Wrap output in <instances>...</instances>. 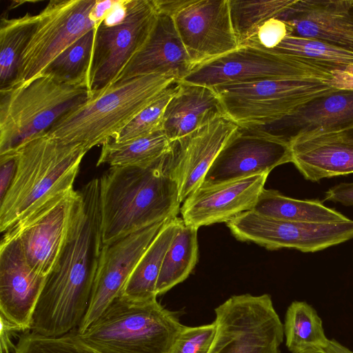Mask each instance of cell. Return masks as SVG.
I'll return each mask as SVG.
<instances>
[{"label":"cell","instance_id":"cell-34","mask_svg":"<svg viewBox=\"0 0 353 353\" xmlns=\"http://www.w3.org/2000/svg\"><path fill=\"white\" fill-rule=\"evenodd\" d=\"M12 353H102L83 342L76 329L58 336H46L30 330L19 336Z\"/></svg>","mask_w":353,"mask_h":353},{"label":"cell","instance_id":"cell-24","mask_svg":"<svg viewBox=\"0 0 353 353\" xmlns=\"http://www.w3.org/2000/svg\"><path fill=\"white\" fill-rule=\"evenodd\" d=\"M222 117L227 116L214 88L181 81L165 110L162 130L174 141Z\"/></svg>","mask_w":353,"mask_h":353},{"label":"cell","instance_id":"cell-26","mask_svg":"<svg viewBox=\"0 0 353 353\" xmlns=\"http://www.w3.org/2000/svg\"><path fill=\"white\" fill-rule=\"evenodd\" d=\"M252 211L276 220L311 223H336L350 220L318 199H296L279 191L263 189Z\"/></svg>","mask_w":353,"mask_h":353},{"label":"cell","instance_id":"cell-15","mask_svg":"<svg viewBox=\"0 0 353 353\" xmlns=\"http://www.w3.org/2000/svg\"><path fill=\"white\" fill-rule=\"evenodd\" d=\"M287 163H292L288 143L239 126L216 157L200 186H214L269 174Z\"/></svg>","mask_w":353,"mask_h":353},{"label":"cell","instance_id":"cell-44","mask_svg":"<svg viewBox=\"0 0 353 353\" xmlns=\"http://www.w3.org/2000/svg\"><path fill=\"white\" fill-rule=\"evenodd\" d=\"M321 353H353V352L335 339H329L327 346L323 349Z\"/></svg>","mask_w":353,"mask_h":353},{"label":"cell","instance_id":"cell-22","mask_svg":"<svg viewBox=\"0 0 353 353\" xmlns=\"http://www.w3.org/2000/svg\"><path fill=\"white\" fill-rule=\"evenodd\" d=\"M289 144L292 163L306 180L353 174V143L339 137L314 129L296 133Z\"/></svg>","mask_w":353,"mask_h":353},{"label":"cell","instance_id":"cell-35","mask_svg":"<svg viewBox=\"0 0 353 353\" xmlns=\"http://www.w3.org/2000/svg\"><path fill=\"white\" fill-rule=\"evenodd\" d=\"M177 83L168 88L156 101L141 111L112 141H131L162 130L166 106L174 94Z\"/></svg>","mask_w":353,"mask_h":353},{"label":"cell","instance_id":"cell-39","mask_svg":"<svg viewBox=\"0 0 353 353\" xmlns=\"http://www.w3.org/2000/svg\"><path fill=\"white\" fill-rule=\"evenodd\" d=\"M325 201L339 203L345 206L353 205V182H344L329 188L325 193Z\"/></svg>","mask_w":353,"mask_h":353},{"label":"cell","instance_id":"cell-5","mask_svg":"<svg viewBox=\"0 0 353 353\" xmlns=\"http://www.w3.org/2000/svg\"><path fill=\"white\" fill-rule=\"evenodd\" d=\"M184 325L157 301L117 297L83 332L85 344L102 353H170Z\"/></svg>","mask_w":353,"mask_h":353},{"label":"cell","instance_id":"cell-9","mask_svg":"<svg viewBox=\"0 0 353 353\" xmlns=\"http://www.w3.org/2000/svg\"><path fill=\"white\" fill-rule=\"evenodd\" d=\"M214 312L216 331L208 353H281L283 324L270 295H234Z\"/></svg>","mask_w":353,"mask_h":353},{"label":"cell","instance_id":"cell-7","mask_svg":"<svg viewBox=\"0 0 353 353\" xmlns=\"http://www.w3.org/2000/svg\"><path fill=\"white\" fill-rule=\"evenodd\" d=\"M332 70V65L316 59L239 46L225 55L194 67L181 81L212 88L266 80L327 84Z\"/></svg>","mask_w":353,"mask_h":353},{"label":"cell","instance_id":"cell-3","mask_svg":"<svg viewBox=\"0 0 353 353\" xmlns=\"http://www.w3.org/2000/svg\"><path fill=\"white\" fill-rule=\"evenodd\" d=\"M17 165L13 181L0 201V230L6 232L50 200L71 191L87 151L47 132L14 150Z\"/></svg>","mask_w":353,"mask_h":353},{"label":"cell","instance_id":"cell-6","mask_svg":"<svg viewBox=\"0 0 353 353\" xmlns=\"http://www.w3.org/2000/svg\"><path fill=\"white\" fill-rule=\"evenodd\" d=\"M90 97L87 88L59 83L45 74L0 90V154L47 132Z\"/></svg>","mask_w":353,"mask_h":353},{"label":"cell","instance_id":"cell-2","mask_svg":"<svg viewBox=\"0 0 353 353\" xmlns=\"http://www.w3.org/2000/svg\"><path fill=\"white\" fill-rule=\"evenodd\" d=\"M99 183L103 245L180 212L170 152L148 168L110 167Z\"/></svg>","mask_w":353,"mask_h":353},{"label":"cell","instance_id":"cell-30","mask_svg":"<svg viewBox=\"0 0 353 353\" xmlns=\"http://www.w3.org/2000/svg\"><path fill=\"white\" fill-rule=\"evenodd\" d=\"M37 14L8 19L0 23V90L12 86L17 77L21 54L28 42Z\"/></svg>","mask_w":353,"mask_h":353},{"label":"cell","instance_id":"cell-18","mask_svg":"<svg viewBox=\"0 0 353 353\" xmlns=\"http://www.w3.org/2000/svg\"><path fill=\"white\" fill-rule=\"evenodd\" d=\"M239 128L232 119L222 117L172 141V171L181 203L201 185L216 157Z\"/></svg>","mask_w":353,"mask_h":353},{"label":"cell","instance_id":"cell-21","mask_svg":"<svg viewBox=\"0 0 353 353\" xmlns=\"http://www.w3.org/2000/svg\"><path fill=\"white\" fill-rule=\"evenodd\" d=\"M277 18L291 26L292 35L353 51V0H297Z\"/></svg>","mask_w":353,"mask_h":353},{"label":"cell","instance_id":"cell-4","mask_svg":"<svg viewBox=\"0 0 353 353\" xmlns=\"http://www.w3.org/2000/svg\"><path fill=\"white\" fill-rule=\"evenodd\" d=\"M179 81L172 74H148L115 82L73 108L48 130L60 141L88 152L114 140L145 108Z\"/></svg>","mask_w":353,"mask_h":353},{"label":"cell","instance_id":"cell-40","mask_svg":"<svg viewBox=\"0 0 353 353\" xmlns=\"http://www.w3.org/2000/svg\"><path fill=\"white\" fill-rule=\"evenodd\" d=\"M327 85L339 91H353V64L332 70Z\"/></svg>","mask_w":353,"mask_h":353},{"label":"cell","instance_id":"cell-42","mask_svg":"<svg viewBox=\"0 0 353 353\" xmlns=\"http://www.w3.org/2000/svg\"><path fill=\"white\" fill-rule=\"evenodd\" d=\"M116 1H99L92 8L90 17V19L98 25L103 21L110 11L113 8Z\"/></svg>","mask_w":353,"mask_h":353},{"label":"cell","instance_id":"cell-32","mask_svg":"<svg viewBox=\"0 0 353 353\" xmlns=\"http://www.w3.org/2000/svg\"><path fill=\"white\" fill-rule=\"evenodd\" d=\"M297 0H229L232 26L239 46L264 22L278 17Z\"/></svg>","mask_w":353,"mask_h":353},{"label":"cell","instance_id":"cell-31","mask_svg":"<svg viewBox=\"0 0 353 353\" xmlns=\"http://www.w3.org/2000/svg\"><path fill=\"white\" fill-rule=\"evenodd\" d=\"M96 28L88 31L64 50L46 68L47 74L59 83L85 88L94 47Z\"/></svg>","mask_w":353,"mask_h":353},{"label":"cell","instance_id":"cell-29","mask_svg":"<svg viewBox=\"0 0 353 353\" xmlns=\"http://www.w3.org/2000/svg\"><path fill=\"white\" fill-rule=\"evenodd\" d=\"M198 229L181 225L168 248L156 286L157 296L165 294L187 279L198 261Z\"/></svg>","mask_w":353,"mask_h":353},{"label":"cell","instance_id":"cell-33","mask_svg":"<svg viewBox=\"0 0 353 353\" xmlns=\"http://www.w3.org/2000/svg\"><path fill=\"white\" fill-rule=\"evenodd\" d=\"M270 51L321 61L334 69L353 64V51L317 39L289 35Z\"/></svg>","mask_w":353,"mask_h":353},{"label":"cell","instance_id":"cell-10","mask_svg":"<svg viewBox=\"0 0 353 353\" xmlns=\"http://www.w3.org/2000/svg\"><path fill=\"white\" fill-rule=\"evenodd\" d=\"M97 0H52L37 14L14 84L41 74L64 50L98 24L90 14Z\"/></svg>","mask_w":353,"mask_h":353},{"label":"cell","instance_id":"cell-37","mask_svg":"<svg viewBox=\"0 0 353 353\" xmlns=\"http://www.w3.org/2000/svg\"><path fill=\"white\" fill-rule=\"evenodd\" d=\"M293 33L291 26L277 17L261 24L253 34L240 46H250L264 50L275 48L285 37Z\"/></svg>","mask_w":353,"mask_h":353},{"label":"cell","instance_id":"cell-27","mask_svg":"<svg viewBox=\"0 0 353 353\" xmlns=\"http://www.w3.org/2000/svg\"><path fill=\"white\" fill-rule=\"evenodd\" d=\"M172 149V141L163 130L121 143L110 140L102 145L97 165L148 168L167 156Z\"/></svg>","mask_w":353,"mask_h":353},{"label":"cell","instance_id":"cell-12","mask_svg":"<svg viewBox=\"0 0 353 353\" xmlns=\"http://www.w3.org/2000/svg\"><path fill=\"white\" fill-rule=\"evenodd\" d=\"M158 16L154 0H128L119 23H100L95 30L88 78L90 97L113 84L148 39Z\"/></svg>","mask_w":353,"mask_h":353},{"label":"cell","instance_id":"cell-11","mask_svg":"<svg viewBox=\"0 0 353 353\" xmlns=\"http://www.w3.org/2000/svg\"><path fill=\"white\" fill-rule=\"evenodd\" d=\"M170 16L194 68L239 47L229 0H154Z\"/></svg>","mask_w":353,"mask_h":353},{"label":"cell","instance_id":"cell-36","mask_svg":"<svg viewBox=\"0 0 353 353\" xmlns=\"http://www.w3.org/2000/svg\"><path fill=\"white\" fill-rule=\"evenodd\" d=\"M216 331L215 322L195 327L183 325L170 353H208Z\"/></svg>","mask_w":353,"mask_h":353},{"label":"cell","instance_id":"cell-38","mask_svg":"<svg viewBox=\"0 0 353 353\" xmlns=\"http://www.w3.org/2000/svg\"><path fill=\"white\" fill-rule=\"evenodd\" d=\"M17 165L15 151L0 154V201L8 190L14 177Z\"/></svg>","mask_w":353,"mask_h":353},{"label":"cell","instance_id":"cell-19","mask_svg":"<svg viewBox=\"0 0 353 353\" xmlns=\"http://www.w3.org/2000/svg\"><path fill=\"white\" fill-rule=\"evenodd\" d=\"M269 174L254 175L214 186H199L180 208L185 225L201 226L228 223L252 210Z\"/></svg>","mask_w":353,"mask_h":353},{"label":"cell","instance_id":"cell-13","mask_svg":"<svg viewBox=\"0 0 353 353\" xmlns=\"http://www.w3.org/2000/svg\"><path fill=\"white\" fill-rule=\"evenodd\" d=\"M239 241L253 242L270 250L295 249L316 252L353 239V220L311 223L276 220L249 210L227 223Z\"/></svg>","mask_w":353,"mask_h":353},{"label":"cell","instance_id":"cell-20","mask_svg":"<svg viewBox=\"0 0 353 353\" xmlns=\"http://www.w3.org/2000/svg\"><path fill=\"white\" fill-rule=\"evenodd\" d=\"M193 68L172 18L158 10L156 22L148 39L115 82L154 74H172L180 81Z\"/></svg>","mask_w":353,"mask_h":353},{"label":"cell","instance_id":"cell-43","mask_svg":"<svg viewBox=\"0 0 353 353\" xmlns=\"http://www.w3.org/2000/svg\"><path fill=\"white\" fill-rule=\"evenodd\" d=\"M319 130L339 137L353 143V121L339 126Z\"/></svg>","mask_w":353,"mask_h":353},{"label":"cell","instance_id":"cell-25","mask_svg":"<svg viewBox=\"0 0 353 353\" xmlns=\"http://www.w3.org/2000/svg\"><path fill=\"white\" fill-rule=\"evenodd\" d=\"M183 222L177 216L167 220L138 262L121 296L137 302L157 298L156 286L165 254Z\"/></svg>","mask_w":353,"mask_h":353},{"label":"cell","instance_id":"cell-17","mask_svg":"<svg viewBox=\"0 0 353 353\" xmlns=\"http://www.w3.org/2000/svg\"><path fill=\"white\" fill-rule=\"evenodd\" d=\"M46 280L28 264L19 239L4 234L0 246V315L22 332L31 329Z\"/></svg>","mask_w":353,"mask_h":353},{"label":"cell","instance_id":"cell-8","mask_svg":"<svg viewBox=\"0 0 353 353\" xmlns=\"http://www.w3.org/2000/svg\"><path fill=\"white\" fill-rule=\"evenodd\" d=\"M213 88L226 116L240 127L274 123L314 100L339 91L323 83L293 80H266Z\"/></svg>","mask_w":353,"mask_h":353},{"label":"cell","instance_id":"cell-28","mask_svg":"<svg viewBox=\"0 0 353 353\" xmlns=\"http://www.w3.org/2000/svg\"><path fill=\"white\" fill-rule=\"evenodd\" d=\"M283 332L292 353H321L329 341L316 310L305 301H293L288 307Z\"/></svg>","mask_w":353,"mask_h":353},{"label":"cell","instance_id":"cell-16","mask_svg":"<svg viewBox=\"0 0 353 353\" xmlns=\"http://www.w3.org/2000/svg\"><path fill=\"white\" fill-rule=\"evenodd\" d=\"M76 191L55 196L4 234L19 239L30 266L47 276L63 247Z\"/></svg>","mask_w":353,"mask_h":353},{"label":"cell","instance_id":"cell-23","mask_svg":"<svg viewBox=\"0 0 353 353\" xmlns=\"http://www.w3.org/2000/svg\"><path fill=\"white\" fill-rule=\"evenodd\" d=\"M352 121L353 91H338L309 103L279 121L243 128L289 144L290 139L299 132L334 128Z\"/></svg>","mask_w":353,"mask_h":353},{"label":"cell","instance_id":"cell-1","mask_svg":"<svg viewBox=\"0 0 353 353\" xmlns=\"http://www.w3.org/2000/svg\"><path fill=\"white\" fill-rule=\"evenodd\" d=\"M99 179L76 191L58 259L34 310L30 331L58 336L77 329L88 310L101 248Z\"/></svg>","mask_w":353,"mask_h":353},{"label":"cell","instance_id":"cell-41","mask_svg":"<svg viewBox=\"0 0 353 353\" xmlns=\"http://www.w3.org/2000/svg\"><path fill=\"white\" fill-rule=\"evenodd\" d=\"M1 322V336L0 348L1 353H12L16 345L12 341V336L17 332H21V329L17 325L8 321L3 316L0 315Z\"/></svg>","mask_w":353,"mask_h":353},{"label":"cell","instance_id":"cell-14","mask_svg":"<svg viewBox=\"0 0 353 353\" xmlns=\"http://www.w3.org/2000/svg\"><path fill=\"white\" fill-rule=\"evenodd\" d=\"M167 220L103 245L89 305L76 329L78 333L83 332L121 296L138 262Z\"/></svg>","mask_w":353,"mask_h":353}]
</instances>
